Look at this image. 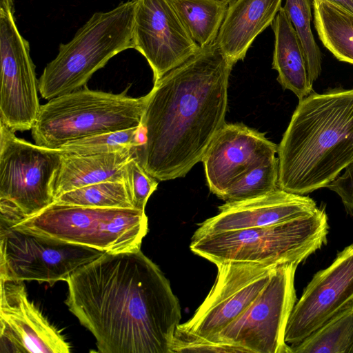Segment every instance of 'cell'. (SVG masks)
<instances>
[{
	"instance_id": "cell-1",
	"label": "cell",
	"mask_w": 353,
	"mask_h": 353,
	"mask_svg": "<svg viewBox=\"0 0 353 353\" xmlns=\"http://www.w3.org/2000/svg\"><path fill=\"white\" fill-rule=\"evenodd\" d=\"M65 303L101 353H171L181 319L169 280L140 248L105 252L66 280Z\"/></svg>"
},
{
	"instance_id": "cell-2",
	"label": "cell",
	"mask_w": 353,
	"mask_h": 353,
	"mask_svg": "<svg viewBox=\"0 0 353 353\" xmlns=\"http://www.w3.org/2000/svg\"><path fill=\"white\" fill-rule=\"evenodd\" d=\"M234 64L215 43L154 83L135 148L145 170L158 181L183 177L203 157L225 123Z\"/></svg>"
},
{
	"instance_id": "cell-3",
	"label": "cell",
	"mask_w": 353,
	"mask_h": 353,
	"mask_svg": "<svg viewBox=\"0 0 353 353\" xmlns=\"http://www.w3.org/2000/svg\"><path fill=\"white\" fill-rule=\"evenodd\" d=\"M277 152L280 189L304 195L327 187L353 163V89L299 101Z\"/></svg>"
},
{
	"instance_id": "cell-4",
	"label": "cell",
	"mask_w": 353,
	"mask_h": 353,
	"mask_svg": "<svg viewBox=\"0 0 353 353\" xmlns=\"http://www.w3.org/2000/svg\"><path fill=\"white\" fill-rule=\"evenodd\" d=\"M325 209L285 222L192 239L190 250L217 265L234 261L299 265L327 242Z\"/></svg>"
},
{
	"instance_id": "cell-5",
	"label": "cell",
	"mask_w": 353,
	"mask_h": 353,
	"mask_svg": "<svg viewBox=\"0 0 353 353\" xmlns=\"http://www.w3.org/2000/svg\"><path fill=\"white\" fill-rule=\"evenodd\" d=\"M128 90L113 94L84 86L48 100L31 129L35 144L58 149L79 139L141 126L148 94L132 97Z\"/></svg>"
},
{
	"instance_id": "cell-6",
	"label": "cell",
	"mask_w": 353,
	"mask_h": 353,
	"mask_svg": "<svg viewBox=\"0 0 353 353\" xmlns=\"http://www.w3.org/2000/svg\"><path fill=\"white\" fill-rule=\"evenodd\" d=\"M134 14L132 0L94 13L45 67L38 82L41 97L50 100L85 86L112 57L133 48Z\"/></svg>"
},
{
	"instance_id": "cell-7",
	"label": "cell",
	"mask_w": 353,
	"mask_h": 353,
	"mask_svg": "<svg viewBox=\"0 0 353 353\" xmlns=\"http://www.w3.org/2000/svg\"><path fill=\"white\" fill-rule=\"evenodd\" d=\"M10 228L105 252H119L141 248L148 222L145 211L134 208H96L54 202Z\"/></svg>"
},
{
	"instance_id": "cell-8",
	"label": "cell",
	"mask_w": 353,
	"mask_h": 353,
	"mask_svg": "<svg viewBox=\"0 0 353 353\" xmlns=\"http://www.w3.org/2000/svg\"><path fill=\"white\" fill-rule=\"evenodd\" d=\"M0 122V226L10 228L54 203L62 153L17 137Z\"/></svg>"
},
{
	"instance_id": "cell-9",
	"label": "cell",
	"mask_w": 353,
	"mask_h": 353,
	"mask_svg": "<svg viewBox=\"0 0 353 353\" xmlns=\"http://www.w3.org/2000/svg\"><path fill=\"white\" fill-rule=\"evenodd\" d=\"M298 265L278 266L249 307L211 341L235 345L249 353H291L285 335L296 301Z\"/></svg>"
},
{
	"instance_id": "cell-10",
	"label": "cell",
	"mask_w": 353,
	"mask_h": 353,
	"mask_svg": "<svg viewBox=\"0 0 353 353\" xmlns=\"http://www.w3.org/2000/svg\"><path fill=\"white\" fill-rule=\"evenodd\" d=\"M0 279L52 286L105 252L0 226Z\"/></svg>"
},
{
	"instance_id": "cell-11",
	"label": "cell",
	"mask_w": 353,
	"mask_h": 353,
	"mask_svg": "<svg viewBox=\"0 0 353 353\" xmlns=\"http://www.w3.org/2000/svg\"><path fill=\"white\" fill-rule=\"evenodd\" d=\"M216 266V277L208 294L175 332L212 340L249 307L278 267L234 261Z\"/></svg>"
},
{
	"instance_id": "cell-12",
	"label": "cell",
	"mask_w": 353,
	"mask_h": 353,
	"mask_svg": "<svg viewBox=\"0 0 353 353\" xmlns=\"http://www.w3.org/2000/svg\"><path fill=\"white\" fill-rule=\"evenodd\" d=\"M0 122L10 130H30L41 105L35 66L28 42L19 33L10 9L0 8Z\"/></svg>"
},
{
	"instance_id": "cell-13",
	"label": "cell",
	"mask_w": 353,
	"mask_h": 353,
	"mask_svg": "<svg viewBox=\"0 0 353 353\" xmlns=\"http://www.w3.org/2000/svg\"><path fill=\"white\" fill-rule=\"evenodd\" d=\"M133 48L148 61L154 83L195 54L191 38L170 0H132Z\"/></svg>"
},
{
	"instance_id": "cell-14",
	"label": "cell",
	"mask_w": 353,
	"mask_h": 353,
	"mask_svg": "<svg viewBox=\"0 0 353 353\" xmlns=\"http://www.w3.org/2000/svg\"><path fill=\"white\" fill-rule=\"evenodd\" d=\"M353 305V243L339 252L327 268L316 272L290 314L285 339L301 342L333 316Z\"/></svg>"
},
{
	"instance_id": "cell-15",
	"label": "cell",
	"mask_w": 353,
	"mask_h": 353,
	"mask_svg": "<svg viewBox=\"0 0 353 353\" xmlns=\"http://www.w3.org/2000/svg\"><path fill=\"white\" fill-rule=\"evenodd\" d=\"M0 353H69L61 332L30 301L23 281L0 279Z\"/></svg>"
},
{
	"instance_id": "cell-16",
	"label": "cell",
	"mask_w": 353,
	"mask_h": 353,
	"mask_svg": "<svg viewBox=\"0 0 353 353\" xmlns=\"http://www.w3.org/2000/svg\"><path fill=\"white\" fill-rule=\"evenodd\" d=\"M277 151L264 134L242 123H225L202 159L210 192L222 199L241 175Z\"/></svg>"
},
{
	"instance_id": "cell-17",
	"label": "cell",
	"mask_w": 353,
	"mask_h": 353,
	"mask_svg": "<svg viewBox=\"0 0 353 353\" xmlns=\"http://www.w3.org/2000/svg\"><path fill=\"white\" fill-rule=\"evenodd\" d=\"M311 198L276 190L252 199L226 202L219 213L199 224L192 239L206 234L274 225L314 212Z\"/></svg>"
},
{
	"instance_id": "cell-18",
	"label": "cell",
	"mask_w": 353,
	"mask_h": 353,
	"mask_svg": "<svg viewBox=\"0 0 353 353\" xmlns=\"http://www.w3.org/2000/svg\"><path fill=\"white\" fill-rule=\"evenodd\" d=\"M282 0H233L220 28L216 43L234 65L243 60L256 37L271 26Z\"/></svg>"
},
{
	"instance_id": "cell-19",
	"label": "cell",
	"mask_w": 353,
	"mask_h": 353,
	"mask_svg": "<svg viewBox=\"0 0 353 353\" xmlns=\"http://www.w3.org/2000/svg\"><path fill=\"white\" fill-rule=\"evenodd\" d=\"M134 152L135 148L83 156L61 152V163L53 186L54 200L65 192L84 186L123 180V166Z\"/></svg>"
},
{
	"instance_id": "cell-20",
	"label": "cell",
	"mask_w": 353,
	"mask_h": 353,
	"mask_svg": "<svg viewBox=\"0 0 353 353\" xmlns=\"http://www.w3.org/2000/svg\"><path fill=\"white\" fill-rule=\"evenodd\" d=\"M271 26L274 33L272 68L278 72L277 81L301 101L311 94L313 83L300 39L283 7Z\"/></svg>"
},
{
	"instance_id": "cell-21",
	"label": "cell",
	"mask_w": 353,
	"mask_h": 353,
	"mask_svg": "<svg viewBox=\"0 0 353 353\" xmlns=\"http://www.w3.org/2000/svg\"><path fill=\"white\" fill-rule=\"evenodd\" d=\"M312 6L323 46L339 61L353 64V13L325 0L312 2Z\"/></svg>"
},
{
	"instance_id": "cell-22",
	"label": "cell",
	"mask_w": 353,
	"mask_h": 353,
	"mask_svg": "<svg viewBox=\"0 0 353 353\" xmlns=\"http://www.w3.org/2000/svg\"><path fill=\"white\" fill-rule=\"evenodd\" d=\"M191 38L200 46L216 42L228 4L216 0H170Z\"/></svg>"
},
{
	"instance_id": "cell-23",
	"label": "cell",
	"mask_w": 353,
	"mask_h": 353,
	"mask_svg": "<svg viewBox=\"0 0 353 353\" xmlns=\"http://www.w3.org/2000/svg\"><path fill=\"white\" fill-rule=\"evenodd\" d=\"M290 346L291 353H353V305Z\"/></svg>"
},
{
	"instance_id": "cell-24",
	"label": "cell",
	"mask_w": 353,
	"mask_h": 353,
	"mask_svg": "<svg viewBox=\"0 0 353 353\" xmlns=\"http://www.w3.org/2000/svg\"><path fill=\"white\" fill-rule=\"evenodd\" d=\"M54 203L96 208H134L124 180L84 186L57 197Z\"/></svg>"
},
{
	"instance_id": "cell-25",
	"label": "cell",
	"mask_w": 353,
	"mask_h": 353,
	"mask_svg": "<svg viewBox=\"0 0 353 353\" xmlns=\"http://www.w3.org/2000/svg\"><path fill=\"white\" fill-rule=\"evenodd\" d=\"M279 159L276 154L257 163L241 175L221 199L226 202L258 197L279 188Z\"/></svg>"
},
{
	"instance_id": "cell-26",
	"label": "cell",
	"mask_w": 353,
	"mask_h": 353,
	"mask_svg": "<svg viewBox=\"0 0 353 353\" xmlns=\"http://www.w3.org/2000/svg\"><path fill=\"white\" fill-rule=\"evenodd\" d=\"M143 142L141 125L98 134L66 143L57 150L74 155H92L133 149Z\"/></svg>"
},
{
	"instance_id": "cell-27",
	"label": "cell",
	"mask_w": 353,
	"mask_h": 353,
	"mask_svg": "<svg viewBox=\"0 0 353 353\" xmlns=\"http://www.w3.org/2000/svg\"><path fill=\"white\" fill-rule=\"evenodd\" d=\"M283 8L300 39L309 77L313 83L321 72V52L311 30L310 0H285Z\"/></svg>"
},
{
	"instance_id": "cell-28",
	"label": "cell",
	"mask_w": 353,
	"mask_h": 353,
	"mask_svg": "<svg viewBox=\"0 0 353 353\" xmlns=\"http://www.w3.org/2000/svg\"><path fill=\"white\" fill-rule=\"evenodd\" d=\"M123 177L133 208L145 211L148 200L156 190L158 181L145 170L134 154L124 165Z\"/></svg>"
},
{
	"instance_id": "cell-29",
	"label": "cell",
	"mask_w": 353,
	"mask_h": 353,
	"mask_svg": "<svg viewBox=\"0 0 353 353\" xmlns=\"http://www.w3.org/2000/svg\"><path fill=\"white\" fill-rule=\"evenodd\" d=\"M175 352L241 353L246 352L243 348L230 343L215 342L175 332L171 345V353Z\"/></svg>"
},
{
	"instance_id": "cell-30",
	"label": "cell",
	"mask_w": 353,
	"mask_h": 353,
	"mask_svg": "<svg viewBox=\"0 0 353 353\" xmlns=\"http://www.w3.org/2000/svg\"><path fill=\"white\" fill-rule=\"evenodd\" d=\"M341 198L347 212L353 217V163L327 186Z\"/></svg>"
},
{
	"instance_id": "cell-31",
	"label": "cell",
	"mask_w": 353,
	"mask_h": 353,
	"mask_svg": "<svg viewBox=\"0 0 353 353\" xmlns=\"http://www.w3.org/2000/svg\"><path fill=\"white\" fill-rule=\"evenodd\" d=\"M322 0H312V2ZM353 13V0H325Z\"/></svg>"
},
{
	"instance_id": "cell-32",
	"label": "cell",
	"mask_w": 353,
	"mask_h": 353,
	"mask_svg": "<svg viewBox=\"0 0 353 353\" xmlns=\"http://www.w3.org/2000/svg\"><path fill=\"white\" fill-rule=\"evenodd\" d=\"M1 8L13 11L12 0H1Z\"/></svg>"
},
{
	"instance_id": "cell-33",
	"label": "cell",
	"mask_w": 353,
	"mask_h": 353,
	"mask_svg": "<svg viewBox=\"0 0 353 353\" xmlns=\"http://www.w3.org/2000/svg\"><path fill=\"white\" fill-rule=\"evenodd\" d=\"M216 1H221V2H223V3H225L227 4H229L233 0H216Z\"/></svg>"
}]
</instances>
